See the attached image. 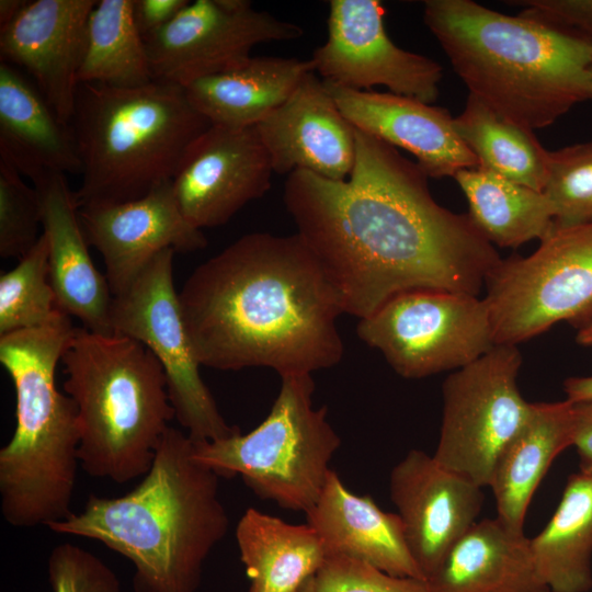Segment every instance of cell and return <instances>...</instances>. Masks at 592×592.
Segmentation results:
<instances>
[{
    "mask_svg": "<svg viewBox=\"0 0 592 592\" xmlns=\"http://www.w3.org/2000/svg\"><path fill=\"white\" fill-rule=\"evenodd\" d=\"M346 180L298 170L283 201L334 286L344 314L365 318L414 289L478 295L502 260L468 214L432 196L429 177L386 141L355 127Z\"/></svg>",
    "mask_w": 592,
    "mask_h": 592,
    "instance_id": "6da1fadb",
    "label": "cell"
},
{
    "mask_svg": "<svg viewBox=\"0 0 592 592\" xmlns=\"http://www.w3.org/2000/svg\"><path fill=\"white\" fill-rule=\"evenodd\" d=\"M179 300L201 366L282 377L343 356L340 297L297 232L242 236L192 272Z\"/></svg>",
    "mask_w": 592,
    "mask_h": 592,
    "instance_id": "7a4b0ae2",
    "label": "cell"
},
{
    "mask_svg": "<svg viewBox=\"0 0 592 592\" xmlns=\"http://www.w3.org/2000/svg\"><path fill=\"white\" fill-rule=\"evenodd\" d=\"M228 527L219 476L194 457L184 431L169 426L135 488L115 498L90 494L80 512L48 528L127 558L135 592H197L203 565Z\"/></svg>",
    "mask_w": 592,
    "mask_h": 592,
    "instance_id": "3957f363",
    "label": "cell"
},
{
    "mask_svg": "<svg viewBox=\"0 0 592 592\" xmlns=\"http://www.w3.org/2000/svg\"><path fill=\"white\" fill-rule=\"evenodd\" d=\"M423 19L469 94L510 122L545 128L592 100V45L471 0H426Z\"/></svg>",
    "mask_w": 592,
    "mask_h": 592,
    "instance_id": "277c9868",
    "label": "cell"
},
{
    "mask_svg": "<svg viewBox=\"0 0 592 592\" xmlns=\"http://www.w3.org/2000/svg\"><path fill=\"white\" fill-rule=\"evenodd\" d=\"M70 316L0 335V362L15 390V430L0 449V502L13 527L66 520L80 466L73 400L56 386V368L73 331Z\"/></svg>",
    "mask_w": 592,
    "mask_h": 592,
    "instance_id": "5b68a950",
    "label": "cell"
},
{
    "mask_svg": "<svg viewBox=\"0 0 592 592\" xmlns=\"http://www.w3.org/2000/svg\"><path fill=\"white\" fill-rule=\"evenodd\" d=\"M81 160L79 208L140 198L172 182L210 126L185 88L152 80L137 88L79 83L70 121Z\"/></svg>",
    "mask_w": 592,
    "mask_h": 592,
    "instance_id": "8992f818",
    "label": "cell"
},
{
    "mask_svg": "<svg viewBox=\"0 0 592 592\" xmlns=\"http://www.w3.org/2000/svg\"><path fill=\"white\" fill-rule=\"evenodd\" d=\"M61 363L78 412L80 467L116 483L144 477L175 418L158 360L129 337L75 328Z\"/></svg>",
    "mask_w": 592,
    "mask_h": 592,
    "instance_id": "52a82bcc",
    "label": "cell"
},
{
    "mask_svg": "<svg viewBox=\"0 0 592 592\" xmlns=\"http://www.w3.org/2000/svg\"><path fill=\"white\" fill-rule=\"evenodd\" d=\"M314 391L310 374L282 376L278 395L257 428L217 441H192L194 457L219 477L240 476L262 500L307 513L341 445L326 407H314Z\"/></svg>",
    "mask_w": 592,
    "mask_h": 592,
    "instance_id": "ba28073f",
    "label": "cell"
},
{
    "mask_svg": "<svg viewBox=\"0 0 592 592\" xmlns=\"http://www.w3.org/2000/svg\"><path fill=\"white\" fill-rule=\"evenodd\" d=\"M483 297L496 344L517 345L567 321H592V220L554 226L526 257L502 259Z\"/></svg>",
    "mask_w": 592,
    "mask_h": 592,
    "instance_id": "9c48e42d",
    "label": "cell"
},
{
    "mask_svg": "<svg viewBox=\"0 0 592 592\" xmlns=\"http://www.w3.org/2000/svg\"><path fill=\"white\" fill-rule=\"evenodd\" d=\"M356 333L408 379L456 371L496 345L485 298L440 289L391 297L360 319Z\"/></svg>",
    "mask_w": 592,
    "mask_h": 592,
    "instance_id": "30bf717a",
    "label": "cell"
},
{
    "mask_svg": "<svg viewBox=\"0 0 592 592\" xmlns=\"http://www.w3.org/2000/svg\"><path fill=\"white\" fill-rule=\"evenodd\" d=\"M173 249L157 254L130 286L113 296L111 329L144 344L158 360L175 418L193 442L240 433L228 424L200 374L173 280Z\"/></svg>",
    "mask_w": 592,
    "mask_h": 592,
    "instance_id": "8fae6325",
    "label": "cell"
},
{
    "mask_svg": "<svg viewBox=\"0 0 592 592\" xmlns=\"http://www.w3.org/2000/svg\"><path fill=\"white\" fill-rule=\"evenodd\" d=\"M517 345L496 344L448 375L434 459L480 487H489L501 454L528 420L533 402L517 385Z\"/></svg>",
    "mask_w": 592,
    "mask_h": 592,
    "instance_id": "7c38bea8",
    "label": "cell"
},
{
    "mask_svg": "<svg viewBox=\"0 0 592 592\" xmlns=\"http://www.w3.org/2000/svg\"><path fill=\"white\" fill-rule=\"evenodd\" d=\"M301 26L248 0H196L144 37L152 80L186 87L246 62L262 43L295 41Z\"/></svg>",
    "mask_w": 592,
    "mask_h": 592,
    "instance_id": "4fadbf2b",
    "label": "cell"
},
{
    "mask_svg": "<svg viewBox=\"0 0 592 592\" xmlns=\"http://www.w3.org/2000/svg\"><path fill=\"white\" fill-rule=\"evenodd\" d=\"M384 15L377 0H331L327 41L312 53V70L342 88L384 86L390 93L432 104L440 93L441 65L397 46Z\"/></svg>",
    "mask_w": 592,
    "mask_h": 592,
    "instance_id": "5bb4252c",
    "label": "cell"
},
{
    "mask_svg": "<svg viewBox=\"0 0 592 592\" xmlns=\"http://www.w3.org/2000/svg\"><path fill=\"white\" fill-rule=\"evenodd\" d=\"M273 173L255 127L212 125L191 146L171 183L182 214L202 230L225 225L261 198Z\"/></svg>",
    "mask_w": 592,
    "mask_h": 592,
    "instance_id": "9a60e30c",
    "label": "cell"
},
{
    "mask_svg": "<svg viewBox=\"0 0 592 592\" xmlns=\"http://www.w3.org/2000/svg\"><path fill=\"white\" fill-rule=\"evenodd\" d=\"M389 493L407 546L425 580L476 523L482 487L440 465L423 451H410L390 471Z\"/></svg>",
    "mask_w": 592,
    "mask_h": 592,
    "instance_id": "2e32d148",
    "label": "cell"
},
{
    "mask_svg": "<svg viewBox=\"0 0 592 592\" xmlns=\"http://www.w3.org/2000/svg\"><path fill=\"white\" fill-rule=\"evenodd\" d=\"M79 216L89 246L103 258L113 296L163 250L193 252L207 244L182 214L171 182L134 201L79 208Z\"/></svg>",
    "mask_w": 592,
    "mask_h": 592,
    "instance_id": "e0dca14e",
    "label": "cell"
},
{
    "mask_svg": "<svg viewBox=\"0 0 592 592\" xmlns=\"http://www.w3.org/2000/svg\"><path fill=\"white\" fill-rule=\"evenodd\" d=\"M96 0H32L0 27L1 61L23 68L70 124L88 18Z\"/></svg>",
    "mask_w": 592,
    "mask_h": 592,
    "instance_id": "ac0fdd59",
    "label": "cell"
},
{
    "mask_svg": "<svg viewBox=\"0 0 592 592\" xmlns=\"http://www.w3.org/2000/svg\"><path fill=\"white\" fill-rule=\"evenodd\" d=\"M275 173L304 170L346 180L355 161V127L325 82L308 72L288 99L254 126Z\"/></svg>",
    "mask_w": 592,
    "mask_h": 592,
    "instance_id": "d6986e66",
    "label": "cell"
},
{
    "mask_svg": "<svg viewBox=\"0 0 592 592\" xmlns=\"http://www.w3.org/2000/svg\"><path fill=\"white\" fill-rule=\"evenodd\" d=\"M323 82L354 127L412 153L429 178L454 177L459 170L478 167L447 109L390 92L352 90Z\"/></svg>",
    "mask_w": 592,
    "mask_h": 592,
    "instance_id": "ffe728a7",
    "label": "cell"
},
{
    "mask_svg": "<svg viewBox=\"0 0 592 592\" xmlns=\"http://www.w3.org/2000/svg\"><path fill=\"white\" fill-rule=\"evenodd\" d=\"M43 208V234L48 242L49 280L59 308L83 328L113 333V294L106 276L94 265L80 221L79 207L66 175L48 173L34 182Z\"/></svg>",
    "mask_w": 592,
    "mask_h": 592,
    "instance_id": "44dd1931",
    "label": "cell"
},
{
    "mask_svg": "<svg viewBox=\"0 0 592 592\" xmlns=\"http://www.w3.org/2000/svg\"><path fill=\"white\" fill-rule=\"evenodd\" d=\"M306 515L327 557L344 556L395 577L425 580L407 546L399 515L383 511L368 496L352 493L334 470Z\"/></svg>",
    "mask_w": 592,
    "mask_h": 592,
    "instance_id": "7402d4cb",
    "label": "cell"
},
{
    "mask_svg": "<svg viewBox=\"0 0 592 592\" xmlns=\"http://www.w3.org/2000/svg\"><path fill=\"white\" fill-rule=\"evenodd\" d=\"M0 161L36 182L48 173H81L70 124L64 123L14 66L0 64Z\"/></svg>",
    "mask_w": 592,
    "mask_h": 592,
    "instance_id": "603a6c76",
    "label": "cell"
},
{
    "mask_svg": "<svg viewBox=\"0 0 592 592\" xmlns=\"http://www.w3.org/2000/svg\"><path fill=\"white\" fill-rule=\"evenodd\" d=\"M426 581L429 592H550L536 569L530 538L498 517L476 522Z\"/></svg>",
    "mask_w": 592,
    "mask_h": 592,
    "instance_id": "cb8c5ba5",
    "label": "cell"
},
{
    "mask_svg": "<svg viewBox=\"0 0 592 592\" xmlns=\"http://www.w3.org/2000/svg\"><path fill=\"white\" fill-rule=\"evenodd\" d=\"M573 403L533 402L532 413L509 443L493 470L497 517L511 531L524 533L530 502L554 459L572 446Z\"/></svg>",
    "mask_w": 592,
    "mask_h": 592,
    "instance_id": "d4e9b609",
    "label": "cell"
},
{
    "mask_svg": "<svg viewBox=\"0 0 592 592\" xmlns=\"http://www.w3.org/2000/svg\"><path fill=\"white\" fill-rule=\"evenodd\" d=\"M310 71V59L251 56L236 68L190 83L185 91L212 125L254 127L283 104Z\"/></svg>",
    "mask_w": 592,
    "mask_h": 592,
    "instance_id": "484cf974",
    "label": "cell"
},
{
    "mask_svg": "<svg viewBox=\"0 0 592 592\" xmlns=\"http://www.w3.org/2000/svg\"><path fill=\"white\" fill-rule=\"evenodd\" d=\"M240 559L250 581L247 592H300L327 558L308 524H291L249 508L236 527Z\"/></svg>",
    "mask_w": 592,
    "mask_h": 592,
    "instance_id": "4316f807",
    "label": "cell"
},
{
    "mask_svg": "<svg viewBox=\"0 0 592 592\" xmlns=\"http://www.w3.org/2000/svg\"><path fill=\"white\" fill-rule=\"evenodd\" d=\"M453 178L467 200L469 218L492 246L517 248L542 240L555 226L553 206L542 191L478 167Z\"/></svg>",
    "mask_w": 592,
    "mask_h": 592,
    "instance_id": "83f0119b",
    "label": "cell"
},
{
    "mask_svg": "<svg viewBox=\"0 0 592 592\" xmlns=\"http://www.w3.org/2000/svg\"><path fill=\"white\" fill-rule=\"evenodd\" d=\"M530 545L550 592L592 588V475L579 471L569 476L555 513Z\"/></svg>",
    "mask_w": 592,
    "mask_h": 592,
    "instance_id": "f1b7e54d",
    "label": "cell"
},
{
    "mask_svg": "<svg viewBox=\"0 0 592 592\" xmlns=\"http://www.w3.org/2000/svg\"><path fill=\"white\" fill-rule=\"evenodd\" d=\"M454 125L477 158L478 168L544 191L549 151L534 130L503 118L470 94L462 113L454 117Z\"/></svg>",
    "mask_w": 592,
    "mask_h": 592,
    "instance_id": "f546056e",
    "label": "cell"
},
{
    "mask_svg": "<svg viewBox=\"0 0 592 592\" xmlns=\"http://www.w3.org/2000/svg\"><path fill=\"white\" fill-rule=\"evenodd\" d=\"M134 0H100L91 10L78 83L137 88L152 81L144 37L133 16Z\"/></svg>",
    "mask_w": 592,
    "mask_h": 592,
    "instance_id": "4dcf8cb0",
    "label": "cell"
},
{
    "mask_svg": "<svg viewBox=\"0 0 592 592\" xmlns=\"http://www.w3.org/2000/svg\"><path fill=\"white\" fill-rule=\"evenodd\" d=\"M64 312L50 284L48 242L42 232L19 263L0 275V335L46 326Z\"/></svg>",
    "mask_w": 592,
    "mask_h": 592,
    "instance_id": "1f68e13d",
    "label": "cell"
},
{
    "mask_svg": "<svg viewBox=\"0 0 592 592\" xmlns=\"http://www.w3.org/2000/svg\"><path fill=\"white\" fill-rule=\"evenodd\" d=\"M555 215V226L592 220V140L549 151L544 187Z\"/></svg>",
    "mask_w": 592,
    "mask_h": 592,
    "instance_id": "d6a6232c",
    "label": "cell"
},
{
    "mask_svg": "<svg viewBox=\"0 0 592 592\" xmlns=\"http://www.w3.org/2000/svg\"><path fill=\"white\" fill-rule=\"evenodd\" d=\"M43 224L42 201L13 168L0 161V255H25L37 242Z\"/></svg>",
    "mask_w": 592,
    "mask_h": 592,
    "instance_id": "836d02e7",
    "label": "cell"
},
{
    "mask_svg": "<svg viewBox=\"0 0 592 592\" xmlns=\"http://www.w3.org/2000/svg\"><path fill=\"white\" fill-rule=\"evenodd\" d=\"M300 592H429L426 580L388 574L344 556H329Z\"/></svg>",
    "mask_w": 592,
    "mask_h": 592,
    "instance_id": "e575fe53",
    "label": "cell"
},
{
    "mask_svg": "<svg viewBox=\"0 0 592 592\" xmlns=\"http://www.w3.org/2000/svg\"><path fill=\"white\" fill-rule=\"evenodd\" d=\"M53 592H121L115 572L99 557L80 546H55L47 561Z\"/></svg>",
    "mask_w": 592,
    "mask_h": 592,
    "instance_id": "d590c367",
    "label": "cell"
},
{
    "mask_svg": "<svg viewBox=\"0 0 592 592\" xmlns=\"http://www.w3.org/2000/svg\"><path fill=\"white\" fill-rule=\"evenodd\" d=\"M523 8L521 16L592 45V0L508 1Z\"/></svg>",
    "mask_w": 592,
    "mask_h": 592,
    "instance_id": "8d00e7d4",
    "label": "cell"
},
{
    "mask_svg": "<svg viewBox=\"0 0 592 592\" xmlns=\"http://www.w3.org/2000/svg\"><path fill=\"white\" fill-rule=\"evenodd\" d=\"M189 0H134L133 16L143 37L171 22Z\"/></svg>",
    "mask_w": 592,
    "mask_h": 592,
    "instance_id": "74e56055",
    "label": "cell"
},
{
    "mask_svg": "<svg viewBox=\"0 0 592 592\" xmlns=\"http://www.w3.org/2000/svg\"><path fill=\"white\" fill-rule=\"evenodd\" d=\"M573 403V439L580 471L592 475V400Z\"/></svg>",
    "mask_w": 592,
    "mask_h": 592,
    "instance_id": "f35d334b",
    "label": "cell"
},
{
    "mask_svg": "<svg viewBox=\"0 0 592 592\" xmlns=\"http://www.w3.org/2000/svg\"><path fill=\"white\" fill-rule=\"evenodd\" d=\"M563 390L571 402L592 400V376L569 377L563 383Z\"/></svg>",
    "mask_w": 592,
    "mask_h": 592,
    "instance_id": "ab89813d",
    "label": "cell"
},
{
    "mask_svg": "<svg viewBox=\"0 0 592 592\" xmlns=\"http://www.w3.org/2000/svg\"><path fill=\"white\" fill-rule=\"evenodd\" d=\"M26 0L0 1V27L11 22L24 8Z\"/></svg>",
    "mask_w": 592,
    "mask_h": 592,
    "instance_id": "60d3db41",
    "label": "cell"
},
{
    "mask_svg": "<svg viewBox=\"0 0 592 592\" xmlns=\"http://www.w3.org/2000/svg\"><path fill=\"white\" fill-rule=\"evenodd\" d=\"M577 342L581 345L592 346V321L580 328Z\"/></svg>",
    "mask_w": 592,
    "mask_h": 592,
    "instance_id": "b9f144b4",
    "label": "cell"
},
{
    "mask_svg": "<svg viewBox=\"0 0 592 592\" xmlns=\"http://www.w3.org/2000/svg\"><path fill=\"white\" fill-rule=\"evenodd\" d=\"M592 70V69H591Z\"/></svg>",
    "mask_w": 592,
    "mask_h": 592,
    "instance_id": "7bdbcfd3",
    "label": "cell"
}]
</instances>
